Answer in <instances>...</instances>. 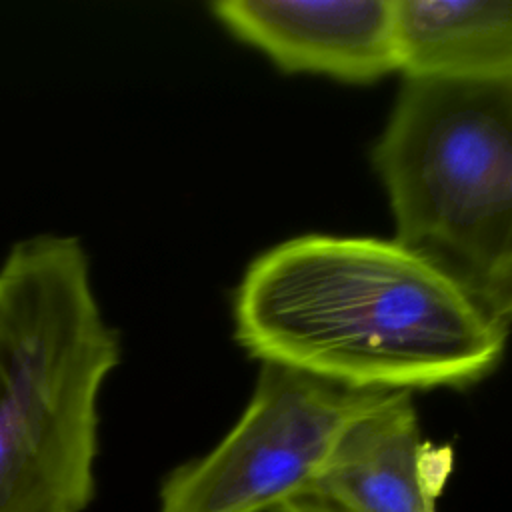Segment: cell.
<instances>
[{
    "mask_svg": "<svg viewBox=\"0 0 512 512\" xmlns=\"http://www.w3.org/2000/svg\"><path fill=\"white\" fill-rule=\"evenodd\" d=\"M232 316L260 364L366 392L472 386L508 342L468 284L396 238L284 240L250 262Z\"/></svg>",
    "mask_w": 512,
    "mask_h": 512,
    "instance_id": "obj_1",
    "label": "cell"
},
{
    "mask_svg": "<svg viewBox=\"0 0 512 512\" xmlns=\"http://www.w3.org/2000/svg\"><path fill=\"white\" fill-rule=\"evenodd\" d=\"M120 358L82 240H16L0 262V512L92 502L98 402Z\"/></svg>",
    "mask_w": 512,
    "mask_h": 512,
    "instance_id": "obj_2",
    "label": "cell"
},
{
    "mask_svg": "<svg viewBox=\"0 0 512 512\" xmlns=\"http://www.w3.org/2000/svg\"><path fill=\"white\" fill-rule=\"evenodd\" d=\"M372 162L396 240L470 288L512 260V80L406 78Z\"/></svg>",
    "mask_w": 512,
    "mask_h": 512,
    "instance_id": "obj_3",
    "label": "cell"
},
{
    "mask_svg": "<svg viewBox=\"0 0 512 512\" xmlns=\"http://www.w3.org/2000/svg\"><path fill=\"white\" fill-rule=\"evenodd\" d=\"M386 394L262 364L236 424L162 478L156 512H278L306 498L346 428Z\"/></svg>",
    "mask_w": 512,
    "mask_h": 512,
    "instance_id": "obj_4",
    "label": "cell"
},
{
    "mask_svg": "<svg viewBox=\"0 0 512 512\" xmlns=\"http://www.w3.org/2000/svg\"><path fill=\"white\" fill-rule=\"evenodd\" d=\"M208 8L284 72L360 84L400 70L396 0H218Z\"/></svg>",
    "mask_w": 512,
    "mask_h": 512,
    "instance_id": "obj_5",
    "label": "cell"
},
{
    "mask_svg": "<svg viewBox=\"0 0 512 512\" xmlns=\"http://www.w3.org/2000/svg\"><path fill=\"white\" fill-rule=\"evenodd\" d=\"M448 444L424 438L410 392H388L340 436L306 498L330 512H438Z\"/></svg>",
    "mask_w": 512,
    "mask_h": 512,
    "instance_id": "obj_6",
    "label": "cell"
},
{
    "mask_svg": "<svg viewBox=\"0 0 512 512\" xmlns=\"http://www.w3.org/2000/svg\"><path fill=\"white\" fill-rule=\"evenodd\" d=\"M406 78L512 80V0H396Z\"/></svg>",
    "mask_w": 512,
    "mask_h": 512,
    "instance_id": "obj_7",
    "label": "cell"
},
{
    "mask_svg": "<svg viewBox=\"0 0 512 512\" xmlns=\"http://www.w3.org/2000/svg\"><path fill=\"white\" fill-rule=\"evenodd\" d=\"M482 304L502 322H512V260L472 286Z\"/></svg>",
    "mask_w": 512,
    "mask_h": 512,
    "instance_id": "obj_8",
    "label": "cell"
},
{
    "mask_svg": "<svg viewBox=\"0 0 512 512\" xmlns=\"http://www.w3.org/2000/svg\"><path fill=\"white\" fill-rule=\"evenodd\" d=\"M278 512H330V510L320 506V504H316V502H310V500H296V502L284 506Z\"/></svg>",
    "mask_w": 512,
    "mask_h": 512,
    "instance_id": "obj_9",
    "label": "cell"
}]
</instances>
